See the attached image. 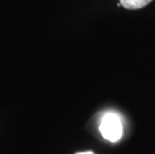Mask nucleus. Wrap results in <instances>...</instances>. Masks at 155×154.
<instances>
[{"label": "nucleus", "mask_w": 155, "mask_h": 154, "mask_svg": "<svg viewBox=\"0 0 155 154\" xmlns=\"http://www.w3.org/2000/svg\"><path fill=\"white\" fill-rule=\"evenodd\" d=\"M151 1L152 0H119L121 6H123V8L131 9V10L143 8L147 4H149Z\"/></svg>", "instance_id": "nucleus-2"}, {"label": "nucleus", "mask_w": 155, "mask_h": 154, "mask_svg": "<svg viewBox=\"0 0 155 154\" xmlns=\"http://www.w3.org/2000/svg\"><path fill=\"white\" fill-rule=\"evenodd\" d=\"M76 154H94V153L91 152V151H86V152H79V153H76Z\"/></svg>", "instance_id": "nucleus-3"}, {"label": "nucleus", "mask_w": 155, "mask_h": 154, "mask_svg": "<svg viewBox=\"0 0 155 154\" xmlns=\"http://www.w3.org/2000/svg\"><path fill=\"white\" fill-rule=\"evenodd\" d=\"M99 131L102 136L110 142L118 141L123 133L120 118L115 113H106L101 120Z\"/></svg>", "instance_id": "nucleus-1"}]
</instances>
